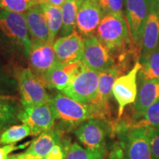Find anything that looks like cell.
I'll return each mask as SVG.
<instances>
[{"mask_svg": "<svg viewBox=\"0 0 159 159\" xmlns=\"http://www.w3.org/2000/svg\"><path fill=\"white\" fill-rule=\"evenodd\" d=\"M31 39H39L49 43V32L47 20L41 5L31 7L25 13Z\"/></svg>", "mask_w": 159, "mask_h": 159, "instance_id": "ac0fdd59", "label": "cell"}, {"mask_svg": "<svg viewBox=\"0 0 159 159\" xmlns=\"http://www.w3.org/2000/svg\"><path fill=\"white\" fill-rule=\"evenodd\" d=\"M38 5V0H0V9L14 13H25Z\"/></svg>", "mask_w": 159, "mask_h": 159, "instance_id": "83f0119b", "label": "cell"}, {"mask_svg": "<svg viewBox=\"0 0 159 159\" xmlns=\"http://www.w3.org/2000/svg\"><path fill=\"white\" fill-rule=\"evenodd\" d=\"M31 42L25 13L0 9V49L28 59Z\"/></svg>", "mask_w": 159, "mask_h": 159, "instance_id": "6da1fadb", "label": "cell"}, {"mask_svg": "<svg viewBox=\"0 0 159 159\" xmlns=\"http://www.w3.org/2000/svg\"><path fill=\"white\" fill-rule=\"evenodd\" d=\"M125 159H128V157H127V155H126V158H125Z\"/></svg>", "mask_w": 159, "mask_h": 159, "instance_id": "74e56055", "label": "cell"}, {"mask_svg": "<svg viewBox=\"0 0 159 159\" xmlns=\"http://www.w3.org/2000/svg\"><path fill=\"white\" fill-rule=\"evenodd\" d=\"M81 61L88 68L99 73L116 66L114 56L96 35L84 39Z\"/></svg>", "mask_w": 159, "mask_h": 159, "instance_id": "ba28073f", "label": "cell"}, {"mask_svg": "<svg viewBox=\"0 0 159 159\" xmlns=\"http://www.w3.org/2000/svg\"><path fill=\"white\" fill-rule=\"evenodd\" d=\"M18 118L23 124L28 125L33 136L51 130L55 120L49 103L25 107L23 111L19 113Z\"/></svg>", "mask_w": 159, "mask_h": 159, "instance_id": "8fae6325", "label": "cell"}, {"mask_svg": "<svg viewBox=\"0 0 159 159\" xmlns=\"http://www.w3.org/2000/svg\"><path fill=\"white\" fill-rule=\"evenodd\" d=\"M104 16L113 13H124L125 0H94Z\"/></svg>", "mask_w": 159, "mask_h": 159, "instance_id": "f1b7e54d", "label": "cell"}, {"mask_svg": "<svg viewBox=\"0 0 159 159\" xmlns=\"http://www.w3.org/2000/svg\"><path fill=\"white\" fill-rule=\"evenodd\" d=\"M41 159H49L48 158H47V156H45L44 157V158H41Z\"/></svg>", "mask_w": 159, "mask_h": 159, "instance_id": "d590c367", "label": "cell"}, {"mask_svg": "<svg viewBox=\"0 0 159 159\" xmlns=\"http://www.w3.org/2000/svg\"><path fill=\"white\" fill-rule=\"evenodd\" d=\"M152 159H159V126L146 128Z\"/></svg>", "mask_w": 159, "mask_h": 159, "instance_id": "f546056e", "label": "cell"}, {"mask_svg": "<svg viewBox=\"0 0 159 159\" xmlns=\"http://www.w3.org/2000/svg\"><path fill=\"white\" fill-rule=\"evenodd\" d=\"M99 75V72L91 70L84 64L61 93L83 104H91L97 97Z\"/></svg>", "mask_w": 159, "mask_h": 159, "instance_id": "277c9868", "label": "cell"}, {"mask_svg": "<svg viewBox=\"0 0 159 159\" xmlns=\"http://www.w3.org/2000/svg\"><path fill=\"white\" fill-rule=\"evenodd\" d=\"M30 135L32 131L28 125L25 124L12 125L1 133L0 144H15Z\"/></svg>", "mask_w": 159, "mask_h": 159, "instance_id": "603a6c76", "label": "cell"}, {"mask_svg": "<svg viewBox=\"0 0 159 159\" xmlns=\"http://www.w3.org/2000/svg\"><path fill=\"white\" fill-rule=\"evenodd\" d=\"M49 103L55 118L63 124L75 127L89 119H94L90 104H83L63 93L50 97Z\"/></svg>", "mask_w": 159, "mask_h": 159, "instance_id": "3957f363", "label": "cell"}, {"mask_svg": "<svg viewBox=\"0 0 159 159\" xmlns=\"http://www.w3.org/2000/svg\"><path fill=\"white\" fill-rule=\"evenodd\" d=\"M44 13L48 25L49 38V43L53 44L57 33L61 31L63 24V14L61 7L50 5H39Z\"/></svg>", "mask_w": 159, "mask_h": 159, "instance_id": "7402d4cb", "label": "cell"}, {"mask_svg": "<svg viewBox=\"0 0 159 159\" xmlns=\"http://www.w3.org/2000/svg\"><path fill=\"white\" fill-rule=\"evenodd\" d=\"M27 154V153H26ZM28 155V154H27ZM27 159H39L36 158V157H34V156H30V155H28V158H27Z\"/></svg>", "mask_w": 159, "mask_h": 159, "instance_id": "e575fe53", "label": "cell"}, {"mask_svg": "<svg viewBox=\"0 0 159 159\" xmlns=\"http://www.w3.org/2000/svg\"><path fill=\"white\" fill-rule=\"evenodd\" d=\"M127 142L128 159H152L146 128L130 129Z\"/></svg>", "mask_w": 159, "mask_h": 159, "instance_id": "e0dca14e", "label": "cell"}, {"mask_svg": "<svg viewBox=\"0 0 159 159\" xmlns=\"http://www.w3.org/2000/svg\"><path fill=\"white\" fill-rule=\"evenodd\" d=\"M11 98H0V132L16 122L19 115L17 106Z\"/></svg>", "mask_w": 159, "mask_h": 159, "instance_id": "cb8c5ba5", "label": "cell"}, {"mask_svg": "<svg viewBox=\"0 0 159 159\" xmlns=\"http://www.w3.org/2000/svg\"><path fill=\"white\" fill-rule=\"evenodd\" d=\"M111 129L110 123L99 119H90L80 125L75 135L85 148L106 150V139Z\"/></svg>", "mask_w": 159, "mask_h": 159, "instance_id": "8992f818", "label": "cell"}, {"mask_svg": "<svg viewBox=\"0 0 159 159\" xmlns=\"http://www.w3.org/2000/svg\"><path fill=\"white\" fill-rule=\"evenodd\" d=\"M83 0H65L61 6L63 24L60 34L61 37L67 36L75 30L77 13Z\"/></svg>", "mask_w": 159, "mask_h": 159, "instance_id": "ffe728a7", "label": "cell"}, {"mask_svg": "<svg viewBox=\"0 0 159 159\" xmlns=\"http://www.w3.org/2000/svg\"><path fill=\"white\" fill-rule=\"evenodd\" d=\"M16 81L23 108L49 103L50 97L42 81L30 68L18 70Z\"/></svg>", "mask_w": 159, "mask_h": 159, "instance_id": "5b68a950", "label": "cell"}, {"mask_svg": "<svg viewBox=\"0 0 159 159\" xmlns=\"http://www.w3.org/2000/svg\"><path fill=\"white\" fill-rule=\"evenodd\" d=\"M29 142H26L23 144L15 145V144H8L5 145L2 148H0V159H8L9 154L11 153L13 151L20 150V149L25 148L27 145H29Z\"/></svg>", "mask_w": 159, "mask_h": 159, "instance_id": "4dcf8cb0", "label": "cell"}, {"mask_svg": "<svg viewBox=\"0 0 159 159\" xmlns=\"http://www.w3.org/2000/svg\"><path fill=\"white\" fill-rule=\"evenodd\" d=\"M96 35L112 55L115 53H122L127 46L133 45L124 13L104 16L97 27Z\"/></svg>", "mask_w": 159, "mask_h": 159, "instance_id": "7a4b0ae2", "label": "cell"}, {"mask_svg": "<svg viewBox=\"0 0 159 159\" xmlns=\"http://www.w3.org/2000/svg\"><path fill=\"white\" fill-rule=\"evenodd\" d=\"M152 0H125V18L133 46H141L143 30Z\"/></svg>", "mask_w": 159, "mask_h": 159, "instance_id": "30bf717a", "label": "cell"}, {"mask_svg": "<svg viewBox=\"0 0 159 159\" xmlns=\"http://www.w3.org/2000/svg\"><path fill=\"white\" fill-rule=\"evenodd\" d=\"M142 68L139 71L138 82L159 80V47L144 57H141Z\"/></svg>", "mask_w": 159, "mask_h": 159, "instance_id": "44dd1931", "label": "cell"}, {"mask_svg": "<svg viewBox=\"0 0 159 159\" xmlns=\"http://www.w3.org/2000/svg\"><path fill=\"white\" fill-rule=\"evenodd\" d=\"M104 16L94 0H83L77 13V30L83 39L96 34L97 27Z\"/></svg>", "mask_w": 159, "mask_h": 159, "instance_id": "7c38bea8", "label": "cell"}, {"mask_svg": "<svg viewBox=\"0 0 159 159\" xmlns=\"http://www.w3.org/2000/svg\"><path fill=\"white\" fill-rule=\"evenodd\" d=\"M139 91L133 113V124L142 118L148 108L159 99V80L142 81L139 82Z\"/></svg>", "mask_w": 159, "mask_h": 159, "instance_id": "2e32d148", "label": "cell"}, {"mask_svg": "<svg viewBox=\"0 0 159 159\" xmlns=\"http://www.w3.org/2000/svg\"><path fill=\"white\" fill-rule=\"evenodd\" d=\"M65 0H38L39 5H50L61 7Z\"/></svg>", "mask_w": 159, "mask_h": 159, "instance_id": "d6a6232c", "label": "cell"}, {"mask_svg": "<svg viewBox=\"0 0 159 159\" xmlns=\"http://www.w3.org/2000/svg\"><path fill=\"white\" fill-rule=\"evenodd\" d=\"M125 146L124 143L115 144L111 149L108 159H125L126 155L125 152Z\"/></svg>", "mask_w": 159, "mask_h": 159, "instance_id": "1f68e13d", "label": "cell"}, {"mask_svg": "<svg viewBox=\"0 0 159 159\" xmlns=\"http://www.w3.org/2000/svg\"><path fill=\"white\" fill-rule=\"evenodd\" d=\"M28 57L30 69L42 80L47 73L59 62L53 44L39 39H31Z\"/></svg>", "mask_w": 159, "mask_h": 159, "instance_id": "9c48e42d", "label": "cell"}, {"mask_svg": "<svg viewBox=\"0 0 159 159\" xmlns=\"http://www.w3.org/2000/svg\"><path fill=\"white\" fill-rule=\"evenodd\" d=\"M83 65L82 61L69 63L58 62L47 73L41 81L47 88L61 91L70 84L73 77L83 68Z\"/></svg>", "mask_w": 159, "mask_h": 159, "instance_id": "5bb4252c", "label": "cell"}, {"mask_svg": "<svg viewBox=\"0 0 159 159\" xmlns=\"http://www.w3.org/2000/svg\"><path fill=\"white\" fill-rule=\"evenodd\" d=\"M158 43L159 7L157 0H152L141 40V57L147 56L153 52L158 47Z\"/></svg>", "mask_w": 159, "mask_h": 159, "instance_id": "9a60e30c", "label": "cell"}, {"mask_svg": "<svg viewBox=\"0 0 159 159\" xmlns=\"http://www.w3.org/2000/svg\"><path fill=\"white\" fill-rule=\"evenodd\" d=\"M142 68L140 61H136L134 67L126 75L119 76L113 86V96L118 103V120L122 118L127 105L136 102L137 95V77Z\"/></svg>", "mask_w": 159, "mask_h": 159, "instance_id": "52a82bcc", "label": "cell"}, {"mask_svg": "<svg viewBox=\"0 0 159 159\" xmlns=\"http://www.w3.org/2000/svg\"><path fill=\"white\" fill-rule=\"evenodd\" d=\"M158 1V7H159V0H157Z\"/></svg>", "mask_w": 159, "mask_h": 159, "instance_id": "8d00e7d4", "label": "cell"}, {"mask_svg": "<svg viewBox=\"0 0 159 159\" xmlns=\"http://www.w3.org/2000/svg\"><path fill=\"white\" fill-rule=\"evenodd\" d=\"M55 54L61 63H69L82 60L84 39L75 30L67 36L61 37L53 43Z\"/></svg>", "mask_w": 159, "mask_h": 159, "instance_id": "4fadbf2b", "label": "cell"}, {"mask_svg": "<svg viewBox=\"0 0 159 159\" xmlns=\"http://www.w3.org/2000/svg\"><path fill=\"white\" fill-rule=\"evenodd\" d=\"M27 158H28V155L26 154L25 152H23V153L15 154L9 156L8 159H27Z\"/></svg>", "mask_w": 159, "mask_h": 159, "instance_id": "836d02e7", "label": "cell"}, {"mask_svg": "<svg viewBox=\"0 0 159 159\" xmlns=\"http://www.w3.org/2000/svg\"><path fill=\"white\" fill-rule=\"evenodd\" d=\"M158 126H159V99L148 108L142 118L131 125L130 129Z\"/></svg>", "mask_w": 159, "mask_h": 159, "instance_id": "484cf974", "label": "cell"}, {"mask_svg": "<svg viewBox=\"0 0 159 159\" xmlns=\"http://www.w3.org/2000/svg\"><path fill=\"white\" fill-rule=\"evenodd\" d=\"M18 91L16 80L10 76L0 63V98H11Z\"/></svg>", "mask_w": 159, "mask_h": 159, "instance_id": "4316f807", "label": "cell"}, {"mask_svg": "<svg viewBox=\"0 0 159 159\" xmlns=\"http://www.w3.org/2000/svg\"><path fill=\"white\" fill-rule=\"evenodd\" d=\"M59 130H49L40 134L30 144L25 153L41 159L47 156L53 148L61 141Z\"/></svg>", "mask_w": 159, "mask_h": 159, "instance_id": "d6986e66", "label": "cell"}, {"mask_svg": "<svg viewBox=\"0 0 159 159\" xmlns=\"http://www.w3.org/2000/svg\"><path fill=\"white\" fill-rule=\"evenodd\" d=\"M106 150H92L83 148L75 142L71 145L66 159H105Z\"/></svg>", "mask_w": 159, "mask_h": 159, "instance_id": "d4e9b609", "label": "cell"}]
</instances>
